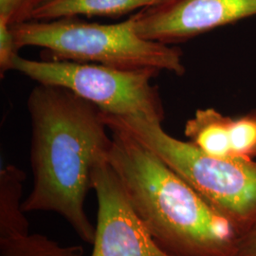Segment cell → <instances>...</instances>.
Returning a JSON list of instances; mask_svg holds the SVG:
<instances>
[{
	"label": "cell",
	"mask_w": 256,
	"mask_h": 256,
	"mask_svg": "<svg viewBox=\"0 0 256 256\" xmlns=\"http://www.w3.org/2000/svg\"><path fill=\"white\" fill-rule=\"evenodd\" d=\"M10 27L20 50L39 46L50 57L48 60L95 63L122 70L153 68L178 76L185 74L182 50L138 36L130 18L117 24L80 18L28 20Z\"/></svg>",
	"instance_id": "cell-4"
},
{
	"label": "cell",
	"mask_w": 256,
	"mask_h": 256,
	"mask_svg": "<svg viewBox=\"0 0 256 256\" xmlns=\"http://www.w3.org/2000/svg\"><path fill=\"white\" fill-rule=\"evenodd\" d=\"M232 120L214 108L198 110L187 120L184 133L190 142L207 155L234 158L230 142Z\"/></svg>",
	"instance_id": "cell-9"
},
{
	"label": "cell",
	"mask_w": 256,
	"mask_h": 256,
	"mask_svg": "<svg viewBox=\"0 0 256 256\" xmlns=\"http://www.w3.org/2000/svg\"><path fill=\"white\" fill-rule=\"evenodd\" d=\"M254 16L256 0H160L130 18L138 36L172 45Z\"/></svg>",
	"instance_id": "cell-7"
},
{
	"label": "cell",
	"mask_w": 256,
	"mask_h": 256,
	"mask_svg": "<svg viewBox=\"0 0 256 256\" xmlns=\"http://www.w3.org/2000/svg\"><path fill=\"white\" fill-rule=\"evenodd\" d=\"M25 174L14 165L0 172V239L28 234V221L21 202Z\"/></svg>",
	"instance_id": "cell-10"
},
{
	"label": "cell",
	"mask_w": 256,
	"mask_h": 256,
	"mask_svg": "<svg viewBox=\"0 0 256 256\" xmlns=\"http://www.w3.org/2000/svg\"><path fill=\"white\" fill-rule=\"evenodd\" d=\"M20 50L9 24L0 21V70L6 74L12 70V62Z\"/></svg>",
	"instance_id": "cell-14"
},
{
	"label": "cell",
	"mask_w": 256,
	"mask_h": 256,
	"mask_svg": "<svg viewBox=\"0 0 256 256\" xmlns=\"http://www.w3.org/2000/svg\"><path fill=\"white\" fill-rule=\"evenodd\" d=\"M81 245L62 246L40 234L0 239V256H82Z\"/></svg>",
	"instance_id": "cell-11"
},
{
	"label": "cell",
	"mask_w": 256,
	"mask_h": 256,
	"mask_svg": "<svg viewBox=\"0 0 256 256\" xmlns=\"http://www.w3.org/2000/svg\"><path fill=\"white\" fill-rule=\"evenodd\" d=\"M12 70L40 84L64 88L100 110L115 116H136L160 122L164 108L151 80L160 72L153 68L122 70L95 63L30 60L16 56Z\"/></svg>",
	"instance_id": "cell-5"
},
{
	"label": "cell",
	"mask_w": 256,
	"mask_h": 256,
	"mask_svg": "<svg viewBox=\"0 0 256 256\" xmlns=\"http://www.w3.org/2000/svg\"><path fill=\"white\" fill-rule=\"evenodd\" d=\"M230 142L234 156L256 158V110L232 120Z\"/></svg>",
	"instance_id": "cell-12"
},
{
	"label": "cell",
	"mask_w": 256,
	"mask_h": 256,
	"mask_svg": "<svg viewBox=\"0 0 256 256\" xmlns=\"http://www.w3.org/2000/svg\"><path fill=\"white\" fill-rule=\"evenodd\" d=\"M108 129L128 133L153 151L229 220L241 238L256 224V162L207 155L192 142L169 135L160 122L102 112ZM240 239V238H239Z\"/></svg>",
	"instance_id": "cell-3"
},
{
	"label": "cell",
	"mask_w": 256,
	"mask_h": 256,
	"mask_svg": "<svg viewBox=\"0 0 256 256\" xmlns=\"http://www.w3.org/2000/svg\"><path fill=\"white\" fill-rule=\"evenodd\" d=\"M92 189L98 214L92 256H172L151 236L106 156L94 168Z\"/></svg>",
	"instance_id": "cell-6"
},
{
	"label": "cell",
	"mask_w": 256,
	"mask_h": 256,
	"mask_svg": "<svg viewBox=\"0 0 256 256\" xmlns=\"http://www.w3.org/2000/svg\"><path fill=\"white\" fill-rule=\"evenodd\" d=\"M27 106L34 184L22 209L56 212L84 242L93 244L95 226L84 202L94 168L111 144L102 111L64 88L40 84Z\"/></svg>",
	"instance_id": "cell-1"
},
{
	"label": "cell",
	"mask_w": 256,
	"mask_h": 256,
	"mask_svg": "<svg viewBox=\"0 0 256 256\" xmlns=\"http://www.w3.org/2000/svg\"><path fill=\"white\" fill-rule=\"evenodd\" d=\"M43 0H0V21L9 25L30 20L32 14Z\"/></svg>",
	"instance_id": "cell-13"
},
{
	"label": "cell",
	"mask_w": 256,
	"mask_h": 256,
	"mask_svg": "<svg viewBox=\"0 0 256 256\" xmlns=\"http://www.w3.org/2000/svg\"><path fill=\"white\" fill-rule=\"evenodd\" d=\"M110 130L106 158L158 246L172 256H236L240 236L229 220L148 147Z\"/></svg>",
	"instance_id": "cell-2"
},
{
	"label": "cell",
	"mask_w": 256,
	"mask_h": 256,
	"mask_svg": "<svg viewBox=\"0 0 256 256\" xmlns=\"http://www.w3.org/2000/svg\"><path fill=\"white\" fill-rule=\"evenodd\" d=\"M160 0H43L30 20L48 21L63 18L100 16L117 18L152 6Z\"/></svg>",
	"instance_id": "cell-8"
},
{
	"label": "cell",
	"mask_w": 256,
	"mask_h": 256,
	"mask_svg": "<svg viewBox=\"0 0 256 256\" xmlns=\"http://www.w3.org/2000/svg\"><path fill=\"white\" fill-rule=\"evenodd\" d=\"M236 256H256V224L239 239Z\"/></svg>",
	"instance_id": "cell-15"
}]
</instances>
